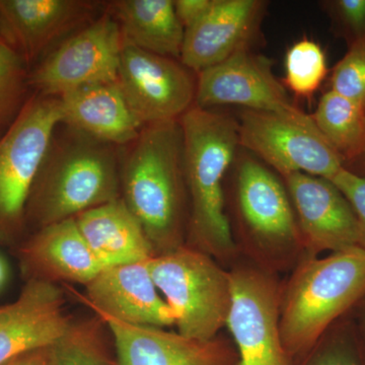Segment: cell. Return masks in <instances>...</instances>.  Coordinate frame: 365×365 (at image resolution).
<instances>
[{"mask_svg": "<svg viewBox=\"0 0 365 365\" xmlns=\"http://www.w3.org/2000/svg\"><path fill=\"white\" fill-rule=\"evenodd\" d=\"M120 153L121 198L143 225L155 255L184 246V139L180 120L143 127Z\"/></svg>", "mask_w": 365, "mask_h": 365, "instance_id": "cell-1", "label": "cell"}, {"mask_svg": "<svg viewBox=\"0 0 365 365\" xmlns=\"http://www.w3.org/2000/svg\"><path fill=\"white\" fill-rule=\"evenodd\" d=\"M118 148L69 127L57 129L26 205L28 230L121 198Z\"/></svg>", "mask_w": 365, "mask_h": 365, "instance_id": "cell-2", "label": "cell"}, {"mask_svg": "<svg viewBox=\"0 0 365 365\" xmlns=\"http://www.w3.org/2000/svg\"><path fill=\"white\" fill-rule=\"evenodd\" d=\"M180 123L192 248L227 254L234 241L225 210L223 180L240 150L237 118L193 106Z\"/></svg>", "mask_w": 365, "mask_h": 365, "instance_id": "cell-3", "label": "cell"}, {"mask_svg": "<svg viewBox=\"0 0 365 365\" xmlns=\"http://www.w3.org/2000/svg\"><path fill=\"white\" fill-rule=\"evenodd\" d=\"M364 292L365 250L359 246L304 264L283 302L280 335L285 354L311 349Z\"/></svg>", "mask_w": 365, "mask_h": 365, "instance_id": "cell-4", "label": "cell"}, {"mask_svg": "<svg viewBox=\"0 0 365 365\" xmlns=\"http://www.w3.org/2000/svg\"><path fill=\"white\" fill-rule=\"evenodd\" d=\"M60 125L58 98L35 93L0 137L1 245L16 247L26 237V205Z\"/></svg>", "mask_w": 365, "mask_h": 365, "instance_id": "cell-5", "label": "cell"}, {"mask_svg": "<svg viewBox=\"0 0 365 365\" xmlns=\"http://www.w3.org/2000/svg\"><path fill=\"white\" fill-rule=\"evenodd\" d=\"M150 268L178 333L193 339H215L227 325L232 299L230 273L207 254L186 245L155 255Z\"/></svg>", "mask_w": 365, "mask_h": 365, "instance_id": "cell-6", "label": "cell"}, {"mask_svg": "<svg viewBox=\"0 0 365 365\" xmlns=\"http://www.w3.org/2000/svg\"><path fill=\"white\" fill-rule=\"evenodd\" d=\"M237 121L240 148L282 177L302 173L331 181L345 168L313 117L299 108L282 113L244 109Z\"/></svg>", "mask_w": 365, "mask_h": 365, "instance_id": "cell-7", "label": "cell"}, {"mask_svg": "<svg viewBox=\"0 0 365 365\" xmlns=\"http://www.w3.org/2000/svg\"><path fill=\"white\" fill-rule=\"evenodd\" d=\"M124 40L116 20L106 11L47 53L29 73L36 93L58 98L97 83H116Z\"/></svg>", "mask_w": 365, "mask_h": 365, "instance_id": "cell-8", "label": "cell"}, {"mask_svg": "<svg viewBox=\"0 0 365 365\" xmlns=\"http://www.w3.org/2000/svg\"><path fill=\"white\" fill-rule=\"evenodd\" d=\"M196 81L180 60L124 43L117 85L143 126L180 120L195 105Z\"/></svg>", "mask_w": 365, "mask_h": 365, "instance_id": "cell-9", "label": "cell"}, {"mask_svg": "<svg viewBox=\"0 0 365 365\" xmlns=\"http://www.w3.org/2000/svg\"><path fill=\"white\" fill-rule=\"evenodd\" d=\"M104 2L0 0V42L31 66L59 40L95 21Z\"/></svg>", "mask_w": 365, "mask_h": 365, "instance_id": "cell-10", "label": "cell"}, {"mask_svg": "<svg viewBox=\"0 0 365 365\" xmlns=\"http://www.w3.org/2000/svg\"><path fill=\"white\" fill-rule=\"evenodd\" d=\"M230 277L227 325L239 348V365H287L275 287L252 271H237Z\"/></svg>", "mask_w": 365, "mask_h": 365, "instance_id": "cell-11", "label": "cell"}, {"mask_svg": "<svg viewBox=\"0 0 365 365\" xmlns=\"http://www.w3.org/2000/svg\"><path fill=\"white\" fill-rule=\"evenodd\" d=\"M272 68V60L252 49L235 53L197 73L194 106L201 109L234 105L254 111H294L299 107Z\"/></svg>", "mask_w": 365, "mask_h": 365, "instance_id": "cell-12", "label": "cell"}, {"mask_svg": "<svg viewBox=\"0 0 365 365\" xmlns=\"http://www.w3.org/2000/svg\"><path fill=\"white\" fill-rule=\"evenodd\" d=\"M64 304L58 285L26 280L18 299L0 307V365L58 342L73 323Z\"/></svg>", "mask_w": 365, "mask_h": 365, "instance_id": "cell-13", "label": "cell"}, {"mask_svg": "<svg viewBox=\"0 0 365 365\" xmlns=\"http://www.w3.org/2000/svg\"><path fill=\"white\" fill-rule=\"evenodd\" d=\"M86 300L101 319L157 328L175 325L151 275L150 260L103 268L86 285Z\"/></svg>", "mask_w": 365, "mask_h": 365, "instance_id": "cell-14", "label": "cell"}, {"mask_svg": "<svg viewBox=\"0 0 365 365\" xmlns=\"http://www.w3.org/2000/svg\"><path fill=\"white\" fill-rule=\"evenodd\" d=\"M266 7L263 0H212L205 16L185 30L180 61L198 73L252 49Z\"/></svg>", "mask_w": 365, "mask_h": 365, "instance_id": "cell-15", "label": "cell"}, {"mask_svg": "<svg viewBox=\"0 0 365 365\" xmlns=\"http://www.w3.org/2000/svg\"><path fill=\"white\" fill-rule=\"evenodd\" d=\"M299 234L317 251L359 246L356 215L342 192L325 178L302 173L283 176Z\"/></svg>", "mask_w": 365, "mask_h": 365, "instance_id": "cell-16", "label": "cell"}, {"mask_svg": "<svg viewBox=\"0 0 365 365\" xmlns=\"http://www.w3.org/2000/svg\"><path fill=\"white\" fill-rule=\"evenodd\" d=\"M235 196L242 222L261 239L294 241L299 230L287 189L272 170L240 148L232 163Z\"/></svg>", "mask_w": 365, "mask_h": 365, "instance_id": "cell-17", "label": "cell"}, {"mask_svg": "<svg viewBox=\"0 0 365 365\" xmlns=\"http://www.w3.org/2000/svg\"><path fill=\"white\" fill-rule=\"evenodd\" d=\"M16 248L26 280L86 287L104 268L86 244L76 218L35 230Z\"/></svg>", "mask_w": 365, "mask_h": 365, "instance_id": "cell-18", "label": "cell"}, {"mask_svg": "<svg viewBox=\"0 0 365 365\" xmlns=\"http://www.w3.org/2000/svg\"><path fill=\"white\" fill-rule=\"evenodd\" d=\"M111 333L118 365H239L218 339L198 340L163 328L102 319Z\"/></svg>", "mask_w": 365, "mask_h": 365, "instance_id": "cell-19", "label": "cell"}, {"mask_svg": "<svg viewBox=\"0 0 365 365\" xmlns=\"http://www.w3.org/2000/svg\"><path fill=\"white\" fill-rule=\"evenodd\" d=\"M58 100L62 125L102 143L126 146L143 129L117 81L81 86L67 91Z\"/></svg>", "mask_w": 365, "mask_h": 365, "instance_id": "cell-20", "label": "cell"}, {"mask_svg": "<svg viewBox=\"0 0 365 365\" xmlns=\"http://www.w3.org/2000/svg\"><path fill=\"white\" fill-rule=\"evenodd\" d=\"M76 220L104 268L148 261L155 256L143 225L122 198L86 211Z\"/></svg>", "mask_w": 365, "mask_h": 365, "instance_id": "cell-21", "label": "cell"}, {"mask_svg": "<svg viewBox=\"0 0 365 365\" xmlns=\"http://www.w3.org/2000/svg\"><path fill=\"white\" fill-rule=\"evenodd\" d=\"M106 4L116 20L124 43L160 56L180 60L182 28L173 0H117Z\"/></svg>", "mask_w": 365, "mask_h": 365, "instance_id": "cell-22", "label": "cell"}, {"mask_svg": "<svg viewBox=\"0 0 365 365\" xmlns=\"http://www.w3.org/2000/svg\"><path fill=\"white\" fill-rule=\"evenodd\" d=\"M327 143L342 158L354 162L365 150V109L332 91L319 98L312 115Z\"/></svg>", "mask_w": 365, "mask_h": 365, "instance_id": "cell-23", "label": "cell"}, {"mask_svg": "<svg viewBox=\"0 0 365 365\" xmlns=\"http://www.w3.org/2000/svg\"><path fill=\"white\" fill-rule=\"evenodd\" d=\"M328 73L326 53L318 43L302 39L294 43L285 55L283 85L300 98H311Z\"/></svg>", "mask_w": 365, "mask_h": 365, "instance_id": "cell-24", "label": "cell"}, {"mask_svg": "<svg viewBox=\"0 0 365 365\" xmlns=\"http://www.w3.org/2000/svg\"><path fill=\"white\" fill-rule=\"evenodd\" d=\"M98 322H73L66 335L50 347L52 365H112Z\"/></svg>", "mask_w": 365, "mask_h": 365, "instance_id": "cell-25", "label": "cell"}, {"mask_svg": "<svg viewBox=\"0 0 365 365\" xmlns=\"http://www.w3.org/2000/svg\"><path fill=\"white\" fill-rule=\"evenodd\" d=\"M30 68L13 50L0 42V137L18 118L26 101Z\"/></svg>", "mask_w": 365, "mask_h": 365, "instance_id": "cell-26", "label": "cell"}, {"mask_svg": "<svg viewBox=\"0 0 365 365\" xmlns=\"http://www.w3.org/2000/svg\"><path fill=\"white\" fill-rule=\"evenodd\" d=\"M365 109V45L349 46L345 56L334 67L331 90Z\"/></svg>", "mask_w": 365, "mask_h": 365, "instance_id": "cell-27", "label": "cell"}, {"mask_svg": "<svg viewBox=\"0 0 365 365\" xmlns=\"http://www.w3.org/2000/svg\"><path fill=\"white\" fill-rule=\"evenodd\" d=\"M334 25L349 41L365 45V0H331L323 2Z\"/></svg>", "mask_w": 365, "mask_h": 365, "instance_id": "cell-28", "label": "cell"}, {"mask_svg": "<svg viewBox=\"0 0 365 365\" xmlns=\"http://www.w3.org/2000/svg\"><path fill=\"white\" fill-rule=\"evenodd\" d=\"M331 182L351 205L359 225V246L365 250V176L343 168Z\"/></svg>", "mask_w": 365, "mask_h": 365, "instance_id": "cell-29", "label": "cell"}, {"mask_svg": "<svg viewBox=\"0 0 365 365\" xmlns=\"http://www.w3.org/2000/svg\"><path fill=\"white\" fill-rule=\"evenodd\" d=\"M212 0H175V11L185 30L191 28L205 16Z\"/></svg>", "mask_w": 365, "mask_h": 365, "instance_id": "cell-30", "label": "cell"}, {"mask_svg": "<svg viewBox=\"0 0 365 365\" xmlns=\"http://www.w3.org/2000/svg\"><path fill=\"white\" fill-rule=\"evenodd\" d=\"M1 365H52L50 347L25 353Z\"/></svg>", "mask_w": 365, "mask_h": 365, "instance_id": "cell-31", "label": "cell"}, {"mask_svg": "<svg viewBox=\"0 0 365 365\" xmlns=\"http://www.w3.org/2000/svg\"><path fill=\"white\" fill-rule=\"evenodd\" d=\"M314 365H361V364L351 352L337 348L322 355Z\"/></svg>", "mask_w": 365, "mask_h": 365, "instance_id": "cell-32", "label": "cell"}, {"mask_svg": "<svg viewBox=\"0 0 365 365\" xmlns=\"http://www.w3.org/2000/svg\"><path fill=\"white\" fill-rule=\"evenodd\" d=\"M6 266H4V262L0 259V287H1V285L4 284V281H6Z\"/></svg>", "mask_w": 365, "mask_h": 365, "instance_id": "cell-33", "label": "cell"}, {"mask_svg": "<svg viewBox=\"0 0 365 365\" xmlns=\"http://www.w3.org/2000/svg\"><path fill=\"white\" fill-rule=\"evenodd\" d=\"M354 163H360L362 165H364L365 168V150L364 153H361V155L357 160H354Z\"/></svg>", "mask_w": 365, "mask_h": 365, "instance_id": "cell-34", "label": "cell"}]
</instances>
